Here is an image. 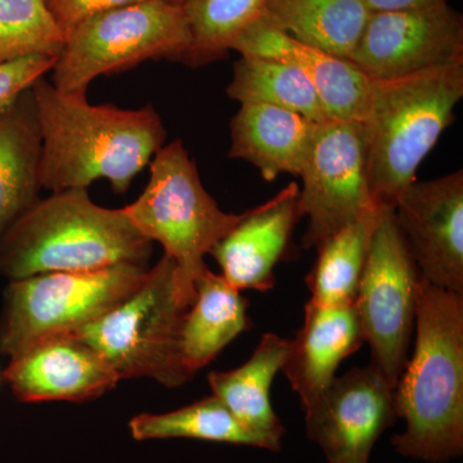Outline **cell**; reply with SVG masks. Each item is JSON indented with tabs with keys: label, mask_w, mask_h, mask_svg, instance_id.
<instances>
[{
	"label": "cell",
	"mask_w": 463,
	"mask_h": 463,
	"mask_svg": "<svg viewBox=\"0 0 463 463\" xmlns=\"http://www.w3.org/2000/svg\"><path fill=\"white\" fill-rule=\"evenodd\" d=\"M194 289L196 298L183 318L179 343L182 364L192 377L249 327L245 298L222 274L206 267Z\"/></svg>",
	"instance_id": "ffe728a7"
},
{
	"label": "cell",
	"mask_w": 463,
	"mask_h": 463,
	"mask_svg": "<svg viewBox=\"0 0 463 463\" xmlns=\"http://www.w3.org/2000/svg\"><path fill=\"white\" fill-rule=\"evenodd\" d=\"M416 344L395 388L399 455L432 463L463 453V295L420 279Z\"/></svg>",
	"instance_id": "7a4b0ae2"
},
{
	"label": "cell",
	"mask_w": 463,
	"mask_h": 463,
	"mask_svg": "<svg viewBox=\"0 0 463 463\" xmlns=\"http://www.w3.org/2000/svg\"><path fill=\"white\" fill-rule=\"evenodd\" d=\"M269 0H184L192 36L183 62L192 67L221 60L233 43L267 12Z\"/></svg>",
	"instance_id": "484cf974"
},
{
	"label": "cell",
	"mask_w": 463,
	"mask_h": 463,
	"mask_svg": "<svg viewBox=\"0 0 463 463\" xmlns=\"http://www.w3.org/2000/svg\"><path fill=\"white\" fill-rule=\"evenodd\" d=\"M373 80L463 61V18L446 5L373 12L350 60Z\"/></svg>",
	"instance_id": "7c38bea8"
},
{
	"label": "cell",
	"mask_w": 463,
	"mask_h": 463,
	"mask_svg": "<svg viewBox=\"0 0 463 463\" xmlns=\"http://www.w3.org/2000/svg\"><path fill=\"white\" fill-rule=\"evenodd\" d=\"M231 51L298 67L315 87L328 118L361 124L367 120L373 103V79L352 61L331 56L292 38L267 16V12L233 43Z\"/></svg>",
	"instance_id": "5bb4252c"
},
{
	"label": "cell",
	"mask_w": 463,
	"mask_h": 463,
	"mask_svg": "<svg viewBox=\"0 0 463 463\" xmlns=\"http://www.w3.org/2000/svg\"><path fill=\"white\" fill-rule=\"evenodd\" d=\"M364 343L354 307L309 303L303 327L289 340L282 371L307 408L331 385L341 362Z\"/></svg>",
	"instance_id": "e0dca14e"
},
{
	"label": "cell",
	"mask_w": 463,
	"mask_h": 463,
	"mask_svg": "<svg viewBox=\"0 0 463 463\" xmlns=\"http://www.w3.org/2000/svg\"><path fill=\"white\" fill-rule=\"evenodd\" d=\"M56 61L57 57L29 56L0 63V116L5 114L36 80L52 71Z\"/></svg>",
	"instance_id": "83f0119b"
},
{
	"label": "cell",
	"mask_w": 463,
	"mask_h": 463,
	"mask_svg": "<svg viewBox=\"0 0 463 463\" xmlns=\"http://www.w3.org/2000/svg\"><path fill=\"white\" fill-rule=\"evenodd\" d=\"M32 93L42 138L39 178L53 194L88 190L99 179H108L116 194H127L165 146L166 130L152 105H90L87 94L63 93L44 78Z\"/></svg>",
	"instance_id": "6da1fadb"
},
{
	"label": "cell",
	"mask_w": 463,
	"mask_h": 463,
	"mask_svg": "<svg viewBox=\"0 0 463 463\" xmlns=\"http://www.w3.org/2000/svg\"><path fill=\"white\" fill-rule=\"evenodd\" d=\"M44 0H0V63L29 56H60L65 47Z\"/></svg>",
	"instance_id": "4316f807"
},
{
	"label": "cell",
	"mask_w": 463,
	"mask_h": 463,
	"mask_svg": "<svg viewBox=\"0 0 463 463\" xmlns=\"http://www.w3.org/2000/svg\"><path fill=\"white\" fill-rule=\"evenodd\" d=\"M365 0H269L267 16L292 38L350 60L370 18Z\"/></svg>",
	"instance_id": "7402d4cb"
},
{
	"label": "cell",
	"mask_w": 463,
	"mask_h": 463,
	"mask_svg": "<svg viewBox=\"0 0 463 463\" xmlns=\"http://www.w3.org/2000/svg\"><path fill=\"white\" fill-rule=\"evenodd\" d=\"M298 176L303 179L298 210L309 218L306 249L318 248L346 225L380 210L368 185L364 124L335 118L317 124Z\"/></svg>",
	"instance_id": "30bf717a"
},
{
	"label": "cell",
	"mask_w": 463,
	"mask_h": 463,
	"mask_svg": "<svg viewBox=\"0 0 463 463\" xmlns=\"http://www.w3.org/2000/svg\"><path fill=\"white\" fill-rule=\"evenodd\" d=\"M192 36L182 5L141 0L90 18L66 38L54 63L52 85L87 94L94 79L148 60H184Z\"/></svg>",
	"instance_id": "52a82bcc"
},
{
	"label": "cell",
	"mask_w": 463,
	"mask_h": 463,
	"mask_svg": "<svg viewBox=\"0 0 463 463\" xmlns=\"http://www.w3.org/2000/svg\"><path fill=\"white\" fill-rule=\"evenodd\" d=\"M317 124L276 106L242 103L231 120L228 156L257 166L268 182L281 174L298 176L309 154Z\"/></svg>",
	"instance_id": "ac0fdd59"
},
{
	"label": "cell",
	"mask_w": 463,
	"mask_h": 463,
	"mask_svg": "<svg viewBox=\"0 0 463 463\" xmlns=\"http://www.w3.org/2000/svg\"><path fill=\"white\" fill-rule=\"evenodd\" d=\"M288 339L265 334L251 358L236 370L209 374V385L219 401L242 423L269 441L273 452L282 448L286 429L270 403V388L282 370Z\"/></svg>",
	"instance_id": "d6986e66"
},
{
	"label": "cell",
	"mask_w": 463,
	"mask_h": 463,
	"mask_svg": "<svg viewBox=\"0 0 463 463\" xmlns=\"http://www.w3.org/2000/svg\"><path fill=\"white\" fill-rule=\"evenodd\" d=\"M392 209L422 279L463 295L462 170L414 182Z\"/></svg>",
	"instance_id": "4fadbf2b"
},
{
	"label": "cell",
	"mask_w": 463,
	"mask_h": 463,
	"mask_svg": "<svg viewBox=\"0 0 463 463\" xmlns=\"http://www.w3.org/2000/svg\"><path fill=\"white\" fill-rule=\"evenodd\" d=\"M5 380L24 403L90 401L120 381L93 347L72 336L44 340L12 356Z\"/></svg>",
	"instance_id": "9a60e30c"
},
{
	"label": "cell",
	"mask_w": 463,
	"mask_h": 463,
	"mask_svg": "<svg viewBox=\"0 0 463 463\" xmlns=\"http://www.w3.org/2000/svg\"><path fill=\"white\" fill-rule=\"evenodd\" d=\"M373 81L364 123L368 185L380 206L394 207L455 120L453 111L463 97V61Z\"/></svg>",
	"instance_id": "277c9868"
},
{
	"label": "cell",
	"mask_w": 463,
	"mask_h": 463,
	"mask_svg": "<svg viewBox=\"0 0 463 463\" xmlns=\"http://www.w3.org/2000/svg\"><path fill=\"white\" fill-rule=\"evenodd\" d=\"M65 39L90 18L141 0H44Z\"/></svg>",
	"instance_id": "f1b7e54d"
},
{
	"label": "cell",
	"mask_w": 463,
	"mask_h": 463,
	"mask_svg": "<svg viewBox=\"0 0 463 463\" xmlns=\"http://www.w3.org/2000/svg\"><path fill=\"white\" fill-rule=\"evenodd\" d=\"M136 440L197 439L272 450L269 441L237 421L215 395L163 414L142 413L129 422Z\"/></svg>",
	"instance_id": "d4e9b609"
},
{
	"label": "cell",
	"mask_w": 463,
	"mask_h": 463,
	"mask_svg": "<svg viewBox=\"0 0 463 463\" xmlns=\"http://www.w3.org/2000/svg\"><path fill=\"white\" fill-rule=\"evenodd\" d=\"M124 212L142 236L160 243L175 261L176 288L187 307L196 298L194 285L206 268L205 255L245 215L228 214L218 206L181 139L158 149L145 191Z\"/></svg>",
	"instance_id": "5b68a950"
},
{
	"label": "cell",
	"mask_w": 463,
	"mask_h": 463,
	"mask_svg": "<svg viewBox=\"0 0 463 463\" xmlns=\"http://www.w3.org/2000/svg\"><path fill=\"white\" fill-rule=\"evenodd\" d=\"M381 207L376 214L346 225L317 248L318 259L307 277L309 301L323 307L354 303Z\"/></svg>",
	"instance_id": "603a6c76"
},
{
	"label": "cell",
	"mask_w": 463,
	"mask_h": 463,
	"mask_svg": "<svg viewBox=\"0 0 463 463\" xmlns=\"http://www.w3.org/2000/svg\"><path fill=\"white\" fill-rule=\"evenodd\" d=\"M147 272L143 265L118 264L14 279L3 300L0 353L12 358L42 341L74 334L133 294Z\"/></svg>",
	"instance_id": "ba28073f"
},
{
	"label": "cell",
	"mask_w": 463,
	"mask_h": 463,
	"mask_svg": "<svg viewBox=\"0 0 463 463\" xmlns=\"http://www.w3.org/2000/svg\"><path fill=\"white\" fill-rule=\"evenodd\" d=\"M420 279L394 209L381 207L353 307L370 345V364L394 385L408 361Z\"/></svg>",
	"instance_id": "9c48e42d"
},
{
	"label": "cell",
	"mask_w": 463,
	"mask_h": 463,
	"mask_svg": "<svg viewBox=\"0 0 463 463\" xmlns=\"http://www.w3.org/2000/svg\"><path fill=\"white\" fill-rule=\"evenodd\" d=\"M41 148L30 88L0 116V237L39 200Z\"/></svg>",
	"instance_id": "44dd1931"
},
{
	"label": "cell",
	"mask_w": 463,
	"mask_h": 463,
	"mask_svg": "<svg viewBox=\"0 0 463 463\" xmlns=\"http://www.w3.org/2000/svg\"><path fill=\"white\" fill-rule=\"evenodd\" d=\"M397 385L376 367H355L304 408L307 435L327 463H370L381 435L397 421Z\"/></svg>",
	"instance_id": "8fae6325"
},
{
	"label": "cell",
	"mask_w": 463,
	"mask_h": 463,
	"mask_svg": "<svg viewBox=\"0 0 463 463\" xmlns=\"http://www.w3.org/2000/svg\"><path fill=\"white\" fill-rule=\"evenodd\" d=\"M167 2L173 3V5H182L184 0H167Z\"/></svg>",
	"instance_id": "4dcf8cb0"
},
{
	"label": "cell",
	"mask_w": 463,
	"mask_h": 463,
	"mask_svg": "<svg viewBox=\"0 0 463 463\" xmlns=\"http://www.w3.org/2000/svg\"><path fill=\"white\" fill-rule=\"evenodd\" d=\"M232 99L288 109L322 123L328 120L309 78L298 67L265 58L241 56L227 88Z\"/></svg>",
	"instance_id": "cb8c5ba5"
},
{
	"label": "cell",
	"mask_w": 463,
	"mask_h": 463,
	"mask_svg": "<svg viewBox=\"0 0 463 463\" xmlns=\"http://www.w3.org/2000/svg\"><path fill=\"white\" fill-rule=\"evenodd\" d=\"M449 0H365L371 12L411 11L446 5Z\"/></svg>",
	"instance_id": "f546056e"
},
{
	"label": "cell",
	"mask_w": 463,
	"mask_h": 463,
	"mask_svg": "<svg viewBox=\"0 0 463 463\" xmlns=\"http://www.w3.org/2000/svg\"><path fill=\"white\" fill-rule=\"evenodd\" d=\"M152 243L124 209L97 205L85 188L54 192L36 201L0 237V274L14 281L118 264L146 267Z\"/></svg>",
	"instance_id": "3957f363"
},
{
	"label": "cell",
	"mask_w": 463,
	"mask_h": 463,
	"mask_svg": "<svg viewBox=\"0 0 463 463\" xmlns=\"http://www.w3.org/2000/svg\"><path fill=\"white\" fill-rule=\"evenodd\" d=\"M300 188L289 183L273 199L245 212V215L210 251L222 276L234 288L269 291L274 268L282 260L298 222Z\"/></svg>",
	"instance_id": "2e32d148"
},
{
	"label": "cell",
	"mask_w": 463,
	"mask_h": 463,
	"mask_svg": "<svg viewBox=\"0 0 463 463\" xmlns=\"http://www.w3.org/2000/svg\"><path fill=\"white\" fill-rule=\"evenodd\" d=\"M188 307L176 288L175 261L164 255L133 294L67 336L93 347L120 381L149 377L176 388L192 379L179 346Z\"/></svg>",
	"instance_id": "8992f818"
}]
</instances>
